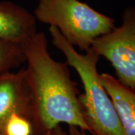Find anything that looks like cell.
I'll list each match as a JSON object with an SVG mask.
<instances>
[{"label":"cell","mask_w":135,"mask_h":135,"mask_svg":"<svg viewBox=\"0 0 135 135\" xmlns=\"http://www.w3.org/2000/svg\"><path fill=\"white\" fill-rule=\"evenodd\" d=\"M100 77L113 101L125 134L135 135V89L123 85L107 73L100 74Z\"/></svg>","instance_id":"7"},{"label":"cell","mask_w":135,"mask_h":135,"mask_svg":"<svg viewBox=\"0 0 135 135\" xmlns=\"http://www.w3.org/2000/svg\"><path fill=\"white\" fill-rule=\"evenodd\" d=\"M35 16L21 5L0 2V40L22 44L37 33Z\"/></svg>","instance_id":"6"},{"label":"cell","mask_w":135,"mask_h":135,"mask_svg":"<svg viewBox=\"0 0 135 135\" xmlns=\"http://www.w3.org/2000/svg\"><path fill=\"white\" fill-rule=\"evenodd\" d=\"M122 24L97 38L92 48L109 61L117 80L135 89V5L124 10Z\"/></svg>","instance_id":"4"},{"label":"cell","mask_w":135,"mask_h":135,"mask_svg":"<svg viewBox=\"0 0 135 135\" xmlns=\"http://www.w3.org/2000/svg\"><path fill=\"white\" fill-rule=\"evenodd\" d=\"M21 47L26 62L25 79L31 100L32 135H50L62 123L90 132L77 83L66 62H58L50 54L46 35L38 32Z\"/></svg>","instance_id":"1"},{"label":"cell","mask_w":135,"mask_h":135,"mask_svg":"<svg viewBox=\"0 0 135 135\" xmlns=\"http://www.w3.org/2000/svg\"><path fill=\"white\" fill-rule=\"evenodd\" d=\"M33 15L37 21L54 26L64 38L81 51L115 27L112 17L80 0H38Z\"/></svg>","instance_id":"3"},{"label":"cell","mask_w":135,"mask_h":135,"mask_svg":"<svg viewBox=\"0 0 135 135\" xmlns=\"http://www.w3.org/2000/svg\"><path fill=\"white\" fill-rule=\"evenodd\" d=\"M50 135H86V131L75 126H68L67 132L64 131L60 126H58L50 133Z\"/></svg>","instance_id":"10"},{"label":"cell","mask_w":135,"mask_h":135,"mask_svg":"<svg viewBox=\"0 0 135 135\" xmlns=\"http://www.w3.org/2000/svg\"><path fill=\"white\" fill-rule=\"evenodd\" d=\"M33 128L29 119L19 114H12L5 123L4 135H32Z\"/></svg>","instance_id":"9"},{"label":"cell","mask_w":135,"mask_h":135,"mask_svg":"<svg viewBox=\"0 0 135 135\" xmlns=\"http://www.w3.org/2000/svg\"><path fill=\"white\" fill-rule=\"evenodd\" d=\"M12 114L31 119V100L24 68L0 74V131Z\"/></svg>","instance_id":"5"},{"label":"cell","mask_w":135,"mask_h":135,"mask_svg":"<svg viewBox=\"0 0 135 135\" xmlns=\"http://www.w3.org/2000/svg\"><path fill=\"white\" fill-rule=\"evenodd\" d=\"M0 135H4L3 132H2V131H0Z\"/></svg>","instance_id":"11"},{"label":"cell","mask_w":135,"mask_h":135,"mask_svg":"<svg viewBox=\"0 0 135 135\" xmlns=\"http://www.w3.org/2000/svg\"><path fill=\"white\" fill-rule=\"evenodd\" d=\"M24 61L21 44L0 40V74L13 71Z\"/></svg>","instance_id":"8"},{"label":"cell","mask_w":135,"mask_h":135,"mask_svg":"<svg viewBox=\"0 0 135 135\" xmlns=\"http://www.w3.org/2000/svg\"><path fill=\"white\" fill-rule=\"evenodd\" d=\"M49 32L53 46L63 53L68 66L74 68L80 78L84 92L80 95V101L90 133L126 135L113 101L101 83L98 71L100 56L92 47L80 53L54 26H50Z\"/></svg>","instance_id":"2"}]
</instances>
